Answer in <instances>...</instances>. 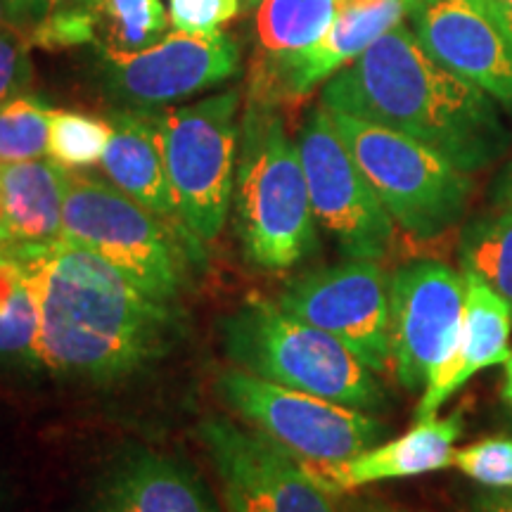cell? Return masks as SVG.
I'll list each match as a JSON object with an SVG mask.
<instances>
[{
    "mask_svg": "<svg viewBox=\"0 0 512 512\" xmlns=\"http://www.w3.org/2000/svg\"><path fill=\"white\" fill-rule=\"evenodd\" d=\"M242 3V8H256V5H259V0H240Z\"/></svg>",
    "mask_w": 512,
    "mask_h": 512,
    "instance_id": "obj_41",
    "label": "cell"
},
{
    "mask_svg": "<svg viewBox=\"0 0 512 512\" xmlns=\"http://www.w3.org/2000/svg\"><path fill=\"white\" fill-rule=\"evenodd\" d=\"M361 3H370V0H339L342 8H349V5H361Z\"/></svg>",
    "mask_w": 512,
    "mask_h": 512,
    "instance_id": "obj_40",
    "label": "cell"
},
{
    "mask_svg": "<svg viewBox=\"0 0 512 512\" xmlns=\"http://www.w3.org/2000/svg\"><path fill=\"white\" fill-rule=\"evenodd\" d=\"M463 278L465 304L456 349L422 389L415 408L418 422L437 418L439 408L472 377L491 366H503L512 354V304L472 271H463Z\"/></svg>",
    "mask_w": 512,
    "mask_h": 512,
    "instance_id": "obj_17",
    "label": "cell"
},
{
    "mask_svg": "<svg viewBox=\"0 0 512 512\" xmlns=\"http://www.w3.org/2000/svg\"><path fill=\"white\" fill-rule=\"evenodd\" d=\"M278 304L347 344L375 375H389V278L380 261L347 259L299 275L285 285Z\"/></svg>",
    "mask_w": 512,
    "mask_h": 512,
    "instance_id": "obj_10",
    "label": "cell"
},
{
    "mask_svg": "<svg viewBox=\"0 0 512 512\" xmlns=\"http://www.w3.org/2000/svg\"><path fill=\"white\" fill-rule=\"evenodd\" d=\"M46 15L41 0H0V29L29 36V31Z\"/></svg>",
    "mask_w": 512,
    "mask_h": 512,
    "instance_id": "obj_31",
    "label": "cell"
},
{
    "mask_svg": "<svg viewBox=\"0 0 512 512\" xmlns=\"http://www.w3.org/2000/svg\"><path fill=\"white\" fill-rule=\"evenodd\" d=\"M223 486L228 512H339L302 460L261 432H249L221 415L197 425Z\"/></svg>",
    "mask_w": 512,
    "mask_h": 512,
    "instance_id": "obj_11",
    "label": "cell"
},
{
    "mask_svg": "<svg viewBox=\"0 0 512 512\" xmlns=\"http://www.w3.org/2000/svg\"><path fill=\"white\" fill-rule=\"evenodd\" d=\"M233 204L235 233L252 266L285 271L316 252L309 185L280 107L247 100L240 119Z\"/></svg>",
    "mask_w": 512,
    "mask_h": 512,
    "instance_id": "obj_3",
    "label": "cell"
},
{
    "mask_svg": "<svg viewBox=\"0 0 512 512\" xmlns=\"http://www.w3.org/2000/svg\"><path fill=\"white\" fill-rule=\"evenodd\" d=\"M320 105L418 140L465 174L489 169L512 147L498 102L434 60L406 24L339 69Z\"/></svg>",
    "mask_w": 512,
    "mask_h": 512,
    "instance_id": "obj_2",
    "label": "cell"
},
{
    "mask_svg": "<svg viewBox=\"0 0 512 512\" xmlns=\"http://www.w3.org/2000/svg\"><path fill=\"white\" fill-rule=\"evenodd\" d=\"M64 166L53 159L0 162V254L62 240Z\"/></svg>",
    "mask_w": 512,
    "mask_h": 512,
    "instance_id": "obj_19",
    "label": "cell"
},
{
    "mask_svg": "<svg viewBox=\"0 0 512 512\" xmlns=\"http://www.w3.org/2000/svg\"><path fill=\"white\" fill-rule=\"evenodd\" d=\"M53 107L36 95H19L0 105V162H29L48 155Z\"/></svg>",
    "mask_w": 512,
    "mask_h": 512,
    "instance_id": "obj_25",
    "label": "cell"
},
{
    "mask_svg": "<svg viewBox=\"0 0 512 512\" xmlns=\"http://www.w3.org/2000/svg\"><path fill=\"white\" fill-rule=\"evenodd\" d=\"M221 339L235 366L268 382L366 413L387 408L377 375L347 344L259 294L221 320Z\"/></svg>",
    "mask_w": 512,
    "mask_h": 512,
    "instance_id": "obj_4",
    "label": "cell"
},
{
    "mask_svg": "<svg viewBox=\"0 0 512 512\" xmlns=\"http://www.w3.org/2000/svg\"><path fill=\"white\" fill-rule=\"evenodd\" d=\"M46 12L57 10V8H74V5H88L91 0H41Z\"/></svg>",
    "mask_w": 512,
    "mask_h": 512,
    "instance_id": "obj_38",
    "label": "cell"
},
{
    "mask_svg": "<svg viewBox=\"0 0 512 512\" xmlns=\"http://www.w3.org/2000/svg\"><path fill=\"white\" fill-rule=\"evenodd\" d=\"M472 512H512V489H489L472 498Z\"/></svg>",
    "mask_w": 512,
    "mask_h": 512,
    "instance_id": "obj_32",
    "label": "cell"
},
{
    "mask_svg": "<svg viewBox=\"0 0 512 512\" xmlns=\"http://www.w3.org/2000/svg\"><path fill=\"white\" fill-rule=\"evenodd\" d=\"M223 403L256 432L304 463H339L380 444L387 427L366 411L228 368L216 380Z\"/></svg>",
    "mask_w": 512,
    "mask_h": 512,
    "instance_id": "obj_8",
    "label": "cell"
},
{
    "mask_svg": "<svg viewBox=\"0 0 512 512\" xmlns=\"http://www.w3.org/2000/svg\"><path fill=\"white\" fill-rule=\"evenodd\" d=\"M330 117L358 169L403 233L427 242L441 238L463 219L475 192L472 174L392 128L342 112H330Z\"/></svg>",
    "mask_w": 512,
    "mask_h": 512,
    "instance_id": "obj_7",
    "label": "cell"
},
{
    "mask_svg": "<svg viewBox=\"0 0 512 512\" xmlns=\"http://www.w3.org/2000/svg\"><path fill=\"white\" fill-rule=\"evenodd\" d=\"M339 512H420L394 505L387 501H377V498H349L347 503L339 505Z\"/></svg>",
    "mask_w": 512,
    "mask_h": 512,
    "instance_id": "obj_34",
    "label": "cell"
},
{
    "mask_svg": "<svg viewBox=\"0 0 512 512\" xmlns=\"http://www.w3.org/2000/svg\"><path fill=\"white\" fill-rule=\"evenodd\" d=\"M112 138V121L76 110H53L48 155L64 169H88L102 162Z\"/></svg>",
    "mask_w": 512,
    "mask_h": 512,
    "instance_id": "obj_24",
    "label": "cell"
},
{
    "mask_svg": "<svg viewBox=\"0 0 512 512\" xmlns=\"http://www.w3.org/2000/svg\"><path fill=\"white\" fill-rule=\"evenodd\" d=\"M19 280H22V273H19L17 261H12L8 256L0 254V309L10 302L12 292L17 290Z\"/></svg>",
    "mask_w": 512,
    "mask_h": 512,
    "instance_id": "obj_33",
    "label": "cell"
},
{
    "mask_svg": "<svg viewBox=\"0 0 512 512\" xmlns=\"http://www.w3.org/2000/svg\"><path fill=\"white\" fill-rule=\"evenodd\" d=\"M93 43L102 60H124L162 43L171 17L162 0H91Z\"/></svg>",
    "mask_w": 512,
    "mask_h": 512,
    "instance_id": "obj_21",
    "label": "cell"
},
{
    "mask_svg": "<svg viewBox=\"0 0 512 512\" xmlns=\"http://www.w3.org/2000/svg\"><path fill=\"white\" fill-rule=\"evenodd\" d=\"M460 264L512 304V209L470 223L460 238Z\"/></svg>",
    "mask_w": 512,
    "mask_h": 512,
    "instance_id": "obj_23",
    "label": "cell"
},
{
    "mask_svg": "<svg viewBox=\"0 0 512 512\" xmlns=\"http://www.w3.org/2000/svg\"><path fill=\"white\" fill-rule=\"evenodd\" d=\"M29 38L19 31L0 29V105L27 93L34 81Z\"/></svg>",
    "mask_w": 512,
    "mask_h": 512,
    "instance_id": "obj_29",
    "label": "cell"
},
{
    "mask_svg": "<svg viewBox=\"0 0 512 512\" xmlns=\"http://www.w3.org/2000/svg\"><path fill=\"white\" fill-rule=\"evenodd\" d=\"M62 240L107 261L159 302L176 304L188 283L185 247L200 242L159 219L114 183L64 169Z\"/></svg>",
    "mask_w": 512,
    "mask_h": 512,
    "instance_id": "obj_5",
    "label": "cell"
},
{
    "mask_svg": "<svg viewBox=\"0 0 512 512\" xmlns=\"http://www.w3.org/2000/svg\"><path fill=\"white\" fill-rule=\"evenodd\" d=\"M242 48L226 31L166 34L157 46L124 60H102V86L119 107L157 110L195 98L240 74Z\"/></svg>",
    "mask_w": 512,
    "mask_h": 512,
    "instance_id": "obj_13",
    "label": "cell"
},
{
    "mask_svg": "<svg viewBox=\"0 0 512 512\" xmlns=\"http://www.w3.org/2000/svg\"><path fill=\"white\" fill-rule=\"evenodd\" d=\"M413 34L439 64L512 117V34L486 0H420Z\"/></svg>",
    "mask_w": 512,
    "mask_h": 512,
    "instance_id": "obj_15",
    "label": "cell"
},
{
    "mask_svg": "<svg viewBox=\"0 0 512 512\" xmlns=\"http://www.w3.org/2000/svg\"><path fill=\"white\" fill-rule=\"evenodd\" d=\"M503 370H505V377H503V399L512 406V354H510L508 361L503 363Z\"/></svg>",
    "mask_w": 512,
    "mask_h": 512,
    "instance_id": "obj_37",
    "label": "cell"
},
{
    "mask_svg": "<svg viewBox=\"0 0 512 512\" xmlns=\"http://www.w3.org/2000/svg\"><path fill=\"white\" fill-rule=\"evenodd\" d=\"M0 242H3V214H0Z\"/></svg>",
    "mask_w": 512,
    "mask_h": 512,
    "instance_id": "obj_42",
    "label": "cell"
},
{
    "mask_svg": "<svg viewBox=\"0 0 512 512\" xmlns=\"http://www.w3.org/2000/svg\"><path fill=\"white\" fill-rule=\"evenodd\" d=\"M240 102V88H230L192 105L145 110L155 126L178 216L200 245L219 238L233 204Z\"/></svg>",
    "mask_w": 512,
    "mask_h": 512,
    "instance_id": "obj_6",
    "label": "cell"
},
{
    "mask_svg": "<svg viewBox=\"0 0 512 512\" xmlns=\"http://www.w3.org/2000/svg\"><path fill=\"white\" fill-rule=\"evenodd\" d=\"M240 0H169L171 27L188 34H211L238 17Z\"/></svg>",
    "mask_w": 512,
    "mask_h": 512,
    "instance_id": "obj_30",
    "label": "cell"
},
{
    "mask_svg": "<svg viewBox=\"0 0 512 512\" xmlns=\"http://www.w3.org/2000/svg\"><path fill=\"white\" fill-rule=\"evenodd\" d=\"M29 43L43 50H67L93 43L91 3L74 8L50 10L34 29L29 31Z\"/></svg>",
    "mask_w": 512,
    "mask_h": 512,
    "instance_id": "obj_28",
    "label": "cell"
},
{
    "mask_svg": "<svg viewBox=\"0 0 512 512\" xmlns=\"http://www.w3.org/2000/svg\"><path fill=\"white\" fill-rule=\"evenodd\" d=\"M463 430V411H456L446 418L420 420L401 437L339 463H304V460L302 463L316 484L337 498L370 484L420 477L451 467L456 441L463 437Z\"/></svg>",
    "mask_w": 512,
    "mask_h": 512,
    "instance_id": "obj_16",
    "label": "cell"
},
{
    "mask_svg": "<svg viewBox=\"0 0 512 512\" xmlns=\"http://www.w3.org/2000/svg\"><path fill=\"white\" fill-rule=\"evenodd\" d=\"M86 512H219L200 477L150 448H131L107 467Z\"/></svg>",
    "mask_w": 512,
    "mask_h": 512,
    "instance_id": "obj_18",
    "label": "cell"
},
{
    "mask_svg": "<svg viewBox=\"0 0 512 512\" xmlns=\"http://www.w3.org/2000/svg\"><path fill=\"white\" fill-rule=\"evenodd\" d=\"M36 337V302L22 278L17 290L12 292L10 302L0 309V358H27V361H36Z\"/></svg>",
    "mask_w": 512,
    "mask_h": 512,
    "instance_id": "obj_27",
    "label": "cell"
},
{
    "mask_svg": "<svg viewBox=\"0 0 512 512\" xmlns=\"http://www.w3.org/2000/svg\"><path fill=\"white\" fill-rule=\"evenodd\" d=\"M494 15L501 19V24L512 34V0H486Z\"/></svg>",
    "mask_w": 512,
    "mask_h": 512,
    "instance_id": "obj_36",
    "label": "cell"
},
{
    "mask_svg": "<svg viewBox=\"0 0 512 512\" xmlns=\"http://www.w3.org/2000/svg\"><path fill=\"white\" fill-rule=\"evenodd\" d=\"M10 501V489H8V482H5V477L0 475V512L5 510V505Z\"/></svg>",
    "mask_w": 512,
    "mask_h": 512,
    "instance_id": "obj_39",
    "label": "cell"
},
{
    "mask_svg": "<svg viewBox=\"0 0 512 512\" xmlns=\"http://www.w3.org/2000/svg\"><path fill=\"white\" fill-rule=\"evenodd\" d=\"M465 278L441 261H411L389 278L392 370L406 392L425 389L456 349Z\"/></svg>",
    "mask_w": 512,
    "mask_h": 512,
    "instance_id": "obj_12",
    "label": "cell"
},
{
    "mask_svg": "<svg viewBox=\"0 0 512 512\" xmlns=\"http://www.w3.org/2000/svg\"><path fill=\"white\" fill-rule=\"evenodd\" d=\"M420 0H370L337 12L330 29L309 48L292 53L256 50L249 62L247 100L283 107L328 83L339 69L361 57L375 41L413 15Z\"/></svg>",
    "mask_w": 512,
    "mask_h": 512,
    "instance_id": "obj_14",
    "label": "cell"
},
{
    "mask_svg": "<svg viewBox=\"0 0 512 512\" xmlns=\"http://www.w3.org/2000/svg\"><path fill=\"white\" fill-rule=\"evenodd\" d=\"M107 119L112 121V138L100 164L110 183L150 209L152 214H157L159 219L190 233L176 211L150 114L145 110H131V107H117Z\"/></svg>",
    "mask_w": 512,
    "mask_h": 512,
    "instance_id": "obj_20",
    "label": "cell"
},
{
    "mask_svg": "<svg viewBox=\"0 0 512 512\" xmlns=\"http://www.w3.org/2000/svg\"><path fill=\"white\" fill-rule=\"evenodd\" d=\"M297 147L318 226L347 259H384L394 245L396 223L358 169L323 105L306 114Z\"/></svg>",
    "mask_w": 512,
    "mask_h": 512,
    "instance_id": "obj_9",
    "label": "cell"
},
{
    "mask_svg": "<svg viewBox=\"0 0 512 512\" xmlns=\"http://www.w3.org/2000/svg\"><path fill=\"white\" fill-rule=\"evenodd\" d=\"M38 311L36 363L110 384L143 373L183 337L176 304L159 302L74 242L12 249Z\"/></svg>",
    "mask_w": 512,
    "mask_h": 512,
    "instance_id": "obj_1",
    "label": "cell"
},
{
    "mask_svg": "<svg viewBox=\"0 0 512 512\" xmlns=\"http://www.w3.org/2000/svg\"><path fill=\"white\" fill-rule=\"evenodd\" d=\"M494 200L501 209H512V159L503 166L501 176L494 185Z\"/></svg>",
    "mask_w": 512,
    "mask_h": 512,
    "instance_id": "obj_35",
    "label": "cell"
},
{
    "mask_svg": "<svg viewBox=\"0 0 512 512\" xmlns=\"http://www.w3.org/2000/svg\"><path fill=\"white\" fill-rule=\"evenodd\" d=\"M453 465L486 489H512V439L491 437L456 448Z\"/></svg>",
    "mask_w": 512,
    "mask_h": 512,
    "instance_id": "obj_26",
    "label": "cell"
},
{
    "mask_svg": "<svg viewBox=\"0 0 512 512\" xmlns=\"http://www.w3.org/2000/svg\"><path fill=\"white\" fill-rule=\"evenodd\" d=\"M339 0H259L254 12L256 50L292 53L318 41L337 12Z\"/></svg>",
    "mask_w": 512,
    "mask_h": 512,
    "instance_id": "obj_22",
    "label": "cell"
}]
</instances>
